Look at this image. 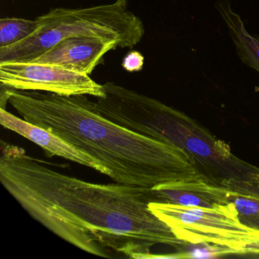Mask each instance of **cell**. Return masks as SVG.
<instances>
[{
  "mask_svg": "<svg viewBox=\"0 0 259 259\" xmlns=\"http://www.w3.org/2000/svg\"><path fill=\"white\" fill-rule=\"evenodd\" d=\"M157 202L186 207L214 208L232 202L233 192L211 184L203 177L185 179L151 188Z\"/></svg>",
  "mask_w": 259,
  "mask_h": 259,
  "instance_id": "8",
  "label": "cell"
},
{
  "mask_svg": "<svg viewBox=\"0 0 259 259\" xmlns=\"http://www.w3.org/2000/svg\"><path fill=\"white\" fill-rule=\"evenodd\" d=\"M241 222L259 233V199L233 195L231 199Z\"/></svg>",
  "mask_w": 259,
  "mask_h": 259,
  "instance_id": "12",
  "label": "cell"
},
{
  "mask_svg": "<svg viewBox=\"0 0 259 259\" xmlns=\"http://www.w3.org/2000/svg\"><path fill=\"white\" fill-rule=\"evenodd\" d=\"M242 254H259V235L249 243L247 244L242 250Z\"/></svg>",
  "mask_w": 259,
  "mask_h": 259,
  "instance_id": "14",
  "label": "cell"
},
{
  "mask_svg": "<svg viewBox=\"0 0 259 259\" xmlns=\"http://www.w3.org/2000/svg\"><path fill=\"white\" fill-rule=\"evenodd\" d=\"M0 123L4 128L23 136L45 150L50 157L57 156L88 166L110 177V170L92 156L77 149L48 130L0 109Z\"/></svg>",
  "mask_w": 259,
  "mask_h": 259,
  "instance_id": "9",
  "label": "cell"
},
{
  "mask_svg": "<svg viewBox=\"0 0 259 259\" xmlns=\"http://www.w3.org/2000/svg\"><path fill=\"white\" fill-rule=\"evenodd\" d=\"M0 83L9 89L48 92L63 96L89 95L104 98V84L89 75L37 62L0 63Z\"/></svg>",
  "mask_w": 259,
  "mask_h": 259,
  "instance_id": "6",
  "label": "cell"
},
{
  "mask_svg": "<svg viewBox=\"0 0 259 259\" xmlns=\"http://www.w3.org/2000/svg\"><path fill=\"white\" fill-rule=\"evenodd\" d=\"M216 7L228 28L239 58L259 72V39L247 31L240 16L232 10L229 2L221 0L217 3Z\"/></svg>",
  "mask_w": 259,
  "mask_h": 259,
  "instance_id": "10",
  "label": "cell"
},
{
  "mask_svg": "<svg viewBox=\"0 0 259 259\" xmlns=\"http://www.w3.org/2000/svg\"><path fill=\"white\" fill-rule=\"evenodd\" d=\"M148 207L186 244L221 245L242 254L244 247L259 235L241 222L233 202L207 208L152 201Z\"/></svg>",
  "mask_w": 259,
  "mask_h": 259,
  "instance_id": "5",
  "label": "cell"
},
{
  "mask_svg": "<svg viewBox=\"0 0 259 259\" xmlns=\"http://www.w3.org/2000/svg\"><path fill=\"white\" fill-rule=\"evenodd\" d=\"M145 58L139 51H130L122 60V66L128 72H140L143 69Z\"/></svg>",
  "mask_w": 259,
  "mask_h": 259,
  "instance_id": "13",
  "label": "cell"
},
{
  "mask_svg": "<svg viewBox=\"0 0 259 259\" xmlns=\"http://www.w3.org/2000/svg\"><path fill=\"white\" fill-rule=\"evenodd\" d=\"M0 180L4 188L47 229L89 254L112 251L135 259L156 258L155 245H186L150 210L151 188L99 184L60 174L25 150L2 142Z\"/></svg>",
  "mask_w": 259,
  "mask_h": 259,
  "instance_id": "1",
  "label": "cell"
},
{
  "mask_svg": "<svg viewBox=\"0 0 259 259\" xmlns=\"http://www.w3.org/2000/svg\"><path fill=\"white\" fill-rule=\"evenodd\" d=\"M97 109L107 119L138 134L186 151L200 175L235 195L259 199V167L233 154L228 144L186 113L116 83L104 84Z\"/></svg>",
  "mask_w": 259,
  "mask_h": 259,
  "instance_id": "3",
  "label": "cell"
},
{
  "mask_svg": "<svg viewBox=\"0 0 259 259\" xmlns=\"http://www.w3.org/2000/svg\"><path fill=\"white\" fill-rule=\"evenodd\" d=\"M1 88V102L8 101L22 119L92 156L110 170L116 183L154 188L201 177L186 151L107 119L87 95Z\"/></svg>",
  "mask_w": 259,
  "mask_h": 259,
  "instance_id": "2",
  "label": "cell"
},
{
  "mask_svg": "<svg viewBox=\"0 0 259 259\" xmlns=\"http://www.w3.org/2000/svg\"><path fill=\"white\" fill-rule=\"evenodd\" d=\"M130 0L86 8L53 9L36 18L37 31L13 46L0 48V63L31 61L69 37H100L118 48H132L145 33L142 19L128 9Z\"/></svg>",
  "mask_w": 259,
  "mask_h": 259,
  "instance_id": "4",
  "label": "cell"
},
{
  "mask_svg": "<svg viewBox=\"0 0 259 259\" xmlns=\"http://www.w3.org/2000/svg\"><path fill=\"white\" fill-rule=\"evenodd\" d=\"M38 25L37 21L21 18L0 19V48L13 46L34 34Z\"/></svg>",
  "mask_w": 259,
  "mask_h": 259,
  "instance_id": "11",
  "label": "cell"
},
{
  "mask_svg": "<svg viewBox=\"0 0 259 259\" xmlns=\"http://www.w3.org/2000/svg\"><path fill=\"white\" fill-rule=\"evenodd\" d=\"M116 48L118 47L115 42L100 37H69L31 61L54 65L90 75L102 63L106 54Z\"/></svg>",
  "mask_w": 259,
  "mask_h": 259,
  "instance_id": "7",
  "label": "cell"
}]
</instances>
